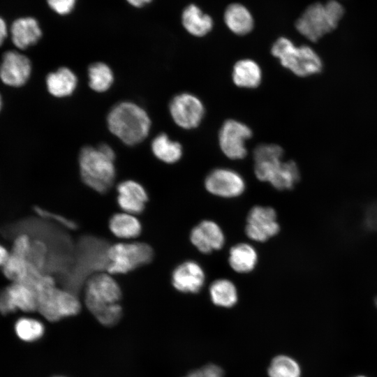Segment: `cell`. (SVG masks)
Returning <instances> with one entry per match:
<instances>
[{"label": "cell", "mask_w": 377, "mask_h": 377, "mask_svg": "<svg viewBox=\"0 0 377 377\" xmlns=\"http://www.w3.org/2000/svg\"><path fill=\"white\" fill-rule=\"evenodd\" d=\"M283 149L276 144H260L253 151L254 173L261 182L275 188L289 190L299 182L297 165L292 160L283 161Z\"/></svg>", "instance_id": "1"}, {"label": "cell", "mask_w": 377, "mask_h": 377, "mask_svg": "<svg viewBox=\"0 0 377 377\" xmlns=\"http://www.w3.org/2000/svg\"><path fill=\"white\" fill-rule=\"evenodd\" d=\"M114 161L115 152L108 144L82 147L78 157L82 180L93 190L106 193L115 179Z\"/></svg>", "instance_id": "2"}, {"label": "cell", "mask_w": 377, "mask_h": 377, "mask_svg": "<svg viewBox=\"0 0 377 377\" xmlns=\"http://www.w3.org/2000/svg\"><path fill=\"white\" fill-rule=\"evenodd\" d=\"M106 121L110 133L128 146L142 142L149 135L151 126L146 110L131 101L114 105Z\"/></svg>", "instance_id": "3"}, {"label": "cell", "mask_w": 377, "mask_h": 377, "mask_svg": "<svg viewBox=\"0 0 377 377\" xmlns=\"http://www.w3.org/2000/svg\"><path fill=\"white\" fill-rule=\"evenodd\" d=\"M271 53L282 66L299 77L313 75L323 69L322 59L313 48L297 46L286 37H280L273 43Z\"/></svg>", "instance_id": "4"}, {"label": "cell", "mask_w": 377, "mask_h": 377, "mask_svg": "<svg viewBox=\"0 0 377 377\" xmlns=\"http://www.w3.org/2000/svg\"><path fill=\"white\" fill-rule=\"evenodd\" d=\"M37 311L47 320L56 322L77 315L81 304L74 293L55 286L54 280L46 276L36 289Z\"/></svg>", "instance_id": "5"}, {"label": "cell", "mask_w": 377, "mask_h": 377, "mask_svg": "<svg viewBox=\"0 0 377 377\" xmlns=\"http://www.w3.org/2000/svg\"><path fill=\"white\" fill-rule=\"evenodd\" d=\"M106 269L110 274H125L150 263L151 247L144 242H119L106 251Z\"/></svg>", "instance_id": "6"}, {"label": "cell", "mask_w": 377, "mask_h": 377, "mask_svg": "<svg viewBox=\"0 0 377 377\" xmlns=\"http://www.w3.org/2000/svg\"><path fill=\"white\" fill-rule=\"evenodd\" d=\"M120 286L108 272H99L88 279L84 288V303L95 316L107 308L119 303Z\"/></svg>", "instance_id": "7"}, {"label": "cell", "mask_w": 377, "mask_h": 377, "mask_svg": "<svg viewBox=\"0 0 377 377\" xmlns=\"http://www.w3.org/2000/svg\"><path fill=\"white\" fill-rule=\"evenodd\" d=\"M339 22L332 15L327 6L322 3L309 5L295 22L297 31L312 42H317L327 34L334 31Z\"/></svg>", "instance_id": "8"}, {"label": "cell", "mask_w": 377, "mask_h": 377, "mask_svg": "<svg viewBox=\"0 0 377 377\" xmlns=\"http://www.w3.org/2000/svg\"><path fill=\"white\" fill-rule=\"evenodd\" d=\"M251 137L252 131L247 125L235 119H228L219 130V145L228 158L242 159L247 154L246 141Z\"/></svg>", "instance_id": "9"}, {"label": "cell", "mask_w": 377, "mask_h": 377, "mask_svg": "<svg viewBox=\"0 0 377 377\" xmlns=\"http://www.w3.org/2000/svg\"><path fill=\"white\" fill-rule=\"evenodd\" d=\"M205 110L200 99L187 92L175 96L169 104V111L173 121L180 128L186 130L195 128L200 124Z\"/></svg>", "instance_id": "10"}, {"label": "cell", "mask_w": 377, "mask_h": 377, "mask_svg": "<svg viewBox=\"0 0 377 377\" xmlns=\"http://www.w3.org/2000/svg\"><path fill=\"white\" fill-rule=\"evenodd\" d=\"M276 218V212L272 207L254 206L249 212L246 218V236L254 242H265L276 235L280 230Z\"/></svg>", "instance_id": "11"}, {"label": "cell", "mask_w": 377, "mask_h": 377, "mask_svg": "<svg viewBox=\"0 0 377 377\" xmlns=\"http://www.w3.org/2000/svg\"><path fill=\"white\" fill-rule=\"evenodd\" d=\"M205 187L211 194L224 198L241 195L246 188L245 181L237 172L225 168L212 170L205 179Z\"/></svg>", "instance_id": "12"}, {"label": "cell", "mask_w": 377, "mask_h": 377, "mask_svg": "<svg viewBox=\"0 0 377 377\" xmlns=\"http://www.w3.org/2000/svg\"><path fill=\"white\" fill-rule=\"evenodd\" d=\"M38 299L36 290L29 286L15 282L0 293V311L13 312L17 309L25 311H37Z\"/></svg>", "instance_id": "13"}, {"label": "cell", "mask_w": 377, "mask_h": 377, "mask_svg": "<svg viewBox=\"0 0 377 377\" xmlns=\"http://www.w3.org/2000/svg\"><path fill=\"white\" fill-rule=\"evenodd\" d=\"M31 64L25 55L14 50L6 52L0 64V79L10 87H21L29 79Z\"/></svg>", "instance_id": "14"}, {"label": "cell", "mask_w": 377, "mask_h": 377, "mask_svg": "<svg viewBox=\"0 0 377 377\" xmlns=\"http://www.w3.org/2000/svg\"><path fill=\"white\" fill-rule=\"evenodd\" d=\"M190 240L199 251L209 253L222 249L225 244V235L216 222L204 220L191 230Z\"/></svg>", "instance_id": "15"}, {"label": "cell", "mask_w": 377, "mask_h": 377, "mask_svg": "<svg viewBox=\"0 0 377 377\" xmlns=\"http://www.w3.org/2000/svg\"><path fill=\"white\" fill-rule=\"evenodd\" d=\"M205 281V274L202 267L193 260L179 264L172 273V284L181 293H197L203 287Z\"/></svg>", "instance_id": "16"}, {"label": "cell", "mask_w": 377, "mask_h": 377, "mask_svg": "<svg viewBox=\"0 0 377 377\" xmlns=\"http://www.w3.org/2000/svg\"><path fill=\"white\" fill-rule=\"evenodd\" d=\"M117 203L123 212L134 215L143 212L148 201V195L145 188L134 180H125L117 187Z\"/></svg>", "instance_id": "17"}, {"label": "cell", "mask_w": 377, "mask_h": 377, "mask_svg": "<svg viewBox=\"0 0 377 377\" xmlns=\"http://www.w3.org/2000/svg\"><path fill=\"white\" fill-rule=\"evenodd\" d=\"M13 43L21 50L35 45L42 36L38 21L31 17L15 20L10 27Z\"/></svg>", "instance_id": "18"}, {"label": "cell", "mask_w": 377, "mask_h": 377, "mask_svg": "<svg viewBox=\"0 0 377 377\" xmlns=\"http://www.w3.org/2000/svg\"><path fill=\"white\" fill-rule=\"evenodd\" d=\"M223 20L228 29L239 36L248 34L254 27V19L251 13L239 3L228 6L223 14Z\"/></svg>", "instance_id": "19"}, {"label": "cell", "mask_w": 377, "mask_h": 377, "mask_svg": "<svg viewBox=\"0 0 377 377\" xmlns=\"http://www.w3.org/2000/svg\"><path fill=\"white\" fill-rule=\"evenodd\" d=\"M182 23L186 31L195 37L206 36L214 27L212 17L195 4H190L184 9Z\"/></svg>", "instance_id": "20"}, {"label": "cell", "mask_w": 377, "mask_h": 377, "mask_svg": "<svg viewBox=\"0 0 377 377\" xmlns=\"http://www.w3.org/2000/svg\"><path fill=\"white\" fill-rule=\"evenodd\" d=\"M77 77L69 68L63 66L46 77V86L48 92L57 98L71 96L77 85Z\"/></svg>", "instance_id": "21"}, {"label": "cell", "mask_w": 377, "mask_h": 377, "mask_svg": "<svg viewBox=\"0 0 377 377\" xmlns=\"http://www.w3.org/2000/svg\"><path fill=\"white\" fill-rule=\"evenodd\" d=\"M262 77L260 66L253 59H240L233 66L232 79L234 84L239 87L256 88L260 85Z\"/></svg>", "instance_id": "22"}, {"label": "cell", "mask_w": 377, "mask_h": 377, "mask_svg": "<svg viewBox=\"0 0 377 377\" xmlns=\"http://www.w3.org/2000/svg\"><path fill=\"white\" fill-rule=\"evenodd\" d=\"M257 262V251L249 244H237L229 251V265L237 273L244 274L251 272L256 266Z\"/></svg>", "instance_id": "23"}, {"label": "cell", "mask_w": 377, "mask_h": 377, "mask_svg": "<svg viewBox=\"0 0 377 377\" xmlns=\"http://www.w3.org/2000/svg\"><path fill=\"white\" fill-rule=\"evenodd\" d=\"M111 232L118 238L131 239L138 237L142 226L135 215L125 212L113 214L109 221Z\"/></svg>", "instance_id": "24"}, {"label": "cell", "mask_w": 377, "mask_h": 377, "mask_svg": "<svg viewBox=\"0 0 377 377\" xmlns=\"http://www.w3.org/2000/svg\"><path fill=\"white\" fill-rule=\"evenodd\" d=\"M153 154L161 161L172 164L179 161L183 154L181 144L170 139L166 133L156 135L151 143Z\"/></svg>", "instance_id": "25"}, {"label": "cell", "mask_w": 377, "mask_h": 377, "mask_svg": "<svg viewBox=\"0 0 377 377\" xmlns=\"http://www.w3.org/2000/svg\"><path fill=\"white\" fill-rule=\"evenodd\" d=\"M209 295L214 304L224 308L233 306L238 300L235 285L226 279L213 281L209 287Z\"/></svg>", "instance_id": "26"}, {"label": "cell", "mask_w": 377, "mask_h": 377, "mask_svg": "<svg viewBox=\"0 0 377 377\" xmlns=\"http://www.w3.org/2000/svg\"><path fill=\"white\" fill-rule=\"evenodd\" d=\"M89 87L96 92H105L112 85L114 77L112 68L104 62H95L88 67Z\"/></svg>", "instance_id": "27"}, {"label": "cell", "mask_w": 377, "mask_h": 377, "mask_svg": "<svg viewBox=\"0 0 377 377\" xmlns=\"http://www.w3.org/2000/svg\"><path fill=\"white\" fill-rule=\"evenodd\" d=\"M269 377H300L301 369L299 364L286 355L275 357L268 369Z\"/></svg>", "instance_id": "28"}, {"label": "cell", "mask_w": 377, "mask_h": 377, "mask_svg": "<svg viewBox=\"0 0 377 377\" xmlns=\"http://www.w3.org/2000/svg\"><path fill=\"white\" fill-rule=\"evenodd\" d=\"M15 331L20 339L31 342L39 339L43 335L45 327L40 320L24 317L15 323Z\"/></svg>", "instance_id": "29"}, {"label": "cell", "mask_w": 377, "mask_h": 377, "mask_svg": "<svg viewBox=\"0 0 377 377\" xmlns=\"http://www.w3.org/2000/svg\"><path fill=\"white\" fill-rule=\"evenodd\" d=\"M50 8L59 15H67L74 8L76 0H47Z\"/></svg>", "instance_id": "30"}, {"label": "cell", "mask_w": 377, "mask_h": 377, "mask_svg": "<svg viewBox=\"0 0 377 377\" xmlns=\"http://www.w3.org/2000/svg\"><path fill=\"white\" fill-rule=\"evenodd\" d=\"M223 370L215 364H208L195 370L185 377H223Z\"/></svg>", "instance_id": "31"}, {"label": "cell", "mask_w": 377, "mask_h": 377, "mask_svg": "<svg viewBox=\"0 0 377 377\" xmlns=\"http://www.w3.org/2000/svg\"><path fill=\"white\" fill-rule=\"evenodd\" d=\"M39 214L44 216H48L50 218H54L57 221V222H58L59 223H60L61 225L64 226V227H66V228L68 229H70V230H75L76 228H77V224L71 221V220H69L68 219H66V217H64V216H59L57 214H51L50 212H47V211H44V210H42V209H39L38 210Z\"/></svg>", "instance_id": "32"}, {"label": "cell", "mask_w": 377, "mask_h": 377, "mask_svg": "<svg viewBox=\"0 0 377 377\" xmlns=\"http://www.w3.org/2000/svg\"><path fill=\"white\" fill-rule=\"evenodd\" d=\"M7 36V27L5 21L0 17V46Z\"/></svg>", "instance_id": "33"}, {"label": "cell", "mask_w": 377, "mask_h": 377, "mask_svg": "<svg viewBox=\"0 0 377 377\" xmlns=\"http://www.w3.org/2000/svg\"><path fill=\"white\" fill-rule=\"evenodd\" d=\"M7 249L0 244V266H3L9 258Z\"/></svg>", "instance_id": "34"}, {"label": "cell", "mask_w": 377, "mask_h": 377, "mask_svg": "<svg viewBox=\"0 0 377 377\" xmlns=\"http://www.w3.org/2000/svg\"><path fill=\"white\" fill-rule=\"evenodd\" d=\"M126 1L129 4L136 8L142 7L151 1V0H126Z\"/></svg>", "instance_id": "35"}, {"label": "cell", "mask_w": 377, "mask_h": 377, "mask_svg": "<svg viewBox=\"0 0 377 377\" xmlns=\"http://www.w3.org/2000/svg\"><path fill=\"white\" fill-rule=\"evenodd\" d=\"M1 106H2V100H1V96L0 95V110L1 109Z\"/></svg>", "instance_id": "36"}, {"label": "cell", "mask_w": 377, "mask_h": 377, "mask_svg": "<svg viewBox=\"0 0 377 377\" xmlns=\"http://www.w3.org/2000/svg\"><path fill=\"white\" fill-rule=\"evenodd\" d=\"M355 377H367V376H355Z\"/></svg>", "instance_id": "37"}, {"label": "cell", "mask_w": 377, "mask_h": 377, "mask_svg": "<svg viewBox=\"0 0 377 377\" xmlns=\"http://www.w3.org/2000/svg\"><path fill=\"white\" fill-rule=\"evenodd\" d=\"M376 304L377 306V298L376 299Z\"/></svg>", "instance_id": "38"}, {"label": "cell", "mask_w": 377, "mask_h": 377, "mask_svg": "<svg viewBox=\"0 0 377 377\" xmlns=\"http://www.w3.org/2000/svg\"><path fill=\"white\" fill-rule=\"evenodd\" d=\"M58 377H63V376H58Z\"/></svg>", "instance_id": "39"}]
</instances>
